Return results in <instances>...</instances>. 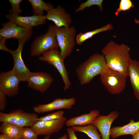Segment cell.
<instances>
[{
  "mask_svg": "<svg viewBox=\"0 0 139 139\" xmlns=\"http://www.w3.org/2000/svg\"><path fill=\"white\" fill-rule=\"evenodd\" d=\"M130 48L124 44H119L112 40L108 42L101 50L107 66L127 76L131 59Z\"/></svg>",
  "mask_w": 139,
  "mask_h": 139,
  "instance_id": "6da1fadb",
  "label": "cell"
},
{
  "mask_svg": "<svg viewBox=\"0 0 139 139\" xmlns=\"http://www.w3.org/2000/svg\"><path fill=\"white\" fill-rule=\"evenodd\" d=\"M107 67L102 54L95 53L80 64L76 74L80 84L89 83L96 76L100 75Z\"/></svg>",
  "mask_w": 139,
  "mask_h": 139,
  "instance_id": "7a4b0ae2",
  "label": "cell"
},
{
  "mask_svg": "<svg viewBox=\"0 0 139 139\" xmlns=\"http://www.w3.org/2000/svg\"><path fill=\"white\" fill-rule=\"evenodd\" d=\"M60 53L65 60L72 53L76 43V31L75 27H57L54 25Z\"/></svg>",
  "mask_w": 139,
  "mask_h": 139,
  "instance_id": "3957f363",
  "label": "cell"
},
{
  "mask_svg": "<svg viewBox=\"0 0 139 139\" xmlns=\"http://www.w3.org/2000/svg\"><path fill=\"white\" fill-rule=\"evenodd\" d=\"M58 48L54 25H50L45 33L34 39L30 53L32 56H38L50 49Z\"/></svg>",
  "mask_w": 139,
  "mask_h": 139,
  "instance_id": "277c9868",
  "label": "cell"
},
{
  "mask_svg": "<svg viewBox=\"0 0 139 139\" xmlns=\"http://www.w3.org/2000/svg\"><path fill=\"white\" fill-rule=\"evenodd\" d=\"M100 76L101 82L110 93L119 94L124 89L126 76L108 66Z\"/></svg>",
  "mask_w": 139,
  "mask_h": 139,
  "instance_id": "5b68a950",
  "label": "cell"
},
{
  "mask_svg": "<svg viewBox=\"0 0 139 139\" xmlns=\"http://www.w3.org/2000/svg\"><path fill=\"white\" fill-rule=\"evenodd\" d=\"M39 59L41 61L47 62L56 69L61 76L64 84V91L70 88L72 84L65 66L64 60L58 49H52L45 52L39 57Z\"/></svg>",
  "mask_w": 139,
  "mask_h": 139,
  "instance_id": "8992f818",
  "label": "cell"
},
{
  "mask_svg": "<svg viewBox=\"0 0 139 139\" xmlns=\"http://www.w3.org/2000/svg\"><path fill=\"white\" fill-rule=\"evenodd\" d=\"M36 113L24 111L21 109L15 110L8 113L0 112V122H8L20 127H31L38 121Z\"/></svg>",
  "mask_w": 139,
  "mask_h": 139,
  "instance_id": "52a82bcc",
  "label": "cell"
},
{
  "mask_svg": "<svg viewBox=\"0 0 139 139\" xmlns=\"http://www.w3.org/2000/svg\"><path fill=\"white\" fill-rule=\"evenodd\" d=\"M0 30V38L6 40L13 38L26 42L33 34L32 28H26L18 25L10 21L2 24Z\"/></svg>",
  "mask_w": 139,
  "mask_h": 139,
  "instance_id": "ba28073f",
  "label": "cell"
},
{
  "mask_svg": "<svg viewBox=\"0 0 139 139\" xmlns=\"http://www.w3.org/2000/svg\"><path fill=\"white\" fill-rule=\"evenodd\" d=\"M53 81L52 76L48 73L30 72L26 81L28 87L42 93L49 89Z\"/></svg>",
  "mask_w": 139,
  "mask_h": 139,
  "instance_id": "9c48e42d",
  "label": "cell"
},
{
  "mask_svg": "<svg viewBox=\"0 0 139 139\" xmlns=\"http://www.w3.org/2000/svg\"><path fill=\"white\" fill-rule=\"evenodd\" d=\"M20 81L19 78L12 70L2 72L0 74V90L6 96H15L18 92Z\"/></svg>",
  "mask_w": 139,
  "mask_h": 139,
  "instance_id": "30bf717a",
  "label": "cell"
},
{
  "mask_svg": "<svg viewBox=\"0 0 139 139\" xmlns=\"http://www.w3.org/2000/svg\"><path fill=\"white\" fill-rule=\"evenodd\" d=\"M67 120L66 117L64 116L60 119L51 121H38L31 127L38 135L50 136L62 129Z\"/></svg>",
  "mask_w": 139,
  "mask_h": 139,
  "instance_id": "8fae6325",
  "label": "cell"
},
{
  "mask_svg": "<svg viewBox=\"0 0 139 139\" xmlns=\"http://www.w3.org/2000/svg\"><path fill=\"white\" fill-rule=\"evenodd\" d=\"M18 47L15 50H11L10 53L13 58L14 64L12 70L18 77L21 81H26L30 72L25 65L22 56V53L24 45V41L19 40Z\"/></svg>",
  "mask_w": 139,
  "mask_h": 139,
  "instance_id": "7c38bea8",
  "label": "cell"
},
{
  "mask_svg": "<svg viewBox=\"0 0 139 139\" xmlns=\"http://www.w3.org/2000/svg\"><path fill=\"white\" fill-rule=\"evenodd\" d=\"M76 102L74 97L68 99L57 98L49 103L34 107L33 110L36 113L41 114L58 109H70Z\"/></svg>",
  "mask_w": 139,
  "mask_h": 139,
  "instance_id": "4fadbf2b",
  "label": "cell"
},
{
  "mask_svg": "<svg viewBox=\"0 0 139 139\" xmlns=\"http://www.w3.org/2000/svg\"><path fill=\"white\" fill-rule=\"evenodd\" d=\"M119 115V112L114 111L107 115H99L95 119L92 124L99 132L102 139H110L111 125Z\"/></svg>",
  "mask_w": 139,
  "mask_h": 139,
  "instance_id": "5bb4252c",
  "label": "cell"
},
{
  "mask_svg": "<svg viewBox=\"0 0 139 139\" xmlns=\"http://www.w3.org/2000/svg\"><path fill=\"white\" fill-rule=\"evenodd\" d=\"M6 18L16 24L26 28H32L33 27L44 24L47 20L46 15L22 16L9 13L6 15Z\"/></svg>",
  "mask_w": 139,
  "mask_h": 139,
  "instance_id": "9a60e30c",
  "label": "cell"
},
{
  "mask_svg": "<svg viewBox=\"0 0 139 139\" xmlns=\"http://www.w3.org/2000/svg\"><path fill=\"white\" fill-rule=\"evenodd\" d=\"M47 13L46 19L53 22L57 27H69L72 22L71 15L60 6L53 7Z\"/></svg>",
  "mask_w": 139,
  "mask_h": 139,
  "instance_id": "2e32d148",
  "label": "cell"
},
{
  "mask_svg": "<svg viewBox=\"0 0 139 139\" xmlns=\"http://www.w3.org/2000/svg\"><path fill=\"white\" fill-rule=\"evenodd\" d=\"M100 114L98 110H93L88 113L71 118L67 120L65 125L68 127L74 126H84L93 123Z\"/></svg>",
  "mask_w": 139,
  "mask_h": 139,
  "instance_id": "e0dca14e",
  "label": "cell"
},
{
  "mask_svg": "<svg viewBox=\"0 0 139 139\" xmlns=\"http://www.w3.org/2000/svg\"><path fill=\"white\" fill-rule=\"evenodd\" d=\"M138 132L139 120L135 121L132 119L126 125L111 128L110 136L112 138H115L123 135H133Z\"/></svg>",
  "mask_w": 139,
  "mask_h": 139,
  "instance_id": "ac0fdd59",
  "label": "cell"
},
{
  "mask_svg": "<svg viewBox=\"0 0 139 139\" xmlns=\"http://www.w3.org/2000/svg\"><path fill=\"white\" fill-rule=\"evenodd\" d=\"M128 76L134 95L139 101V62L131 59L128 68Z\"/></svg>",
  "mask_w": 139,
  "mask_h": 139,
  "instance_id": "d6986e66",
  "label": "cell"
},
{
  "mask_svg": "<svg viewBox=\"0 0 139 139\" xmlns=\"http://www.w3.org/2000/svg\"><path fill=\"white\" fill-rule=\"evenodd\" d=\"M23 128L10 123L3 122L0 126V132L2 134L7 135L13 139H21Z\"/></svg>",
  "mask_w": 139,
  "mask_h": 139,
  "instance_id": "ffe728a7",
  "label": "cell"
},
{
  "mask_svg": "<svg viewBox=\"0 0 139 139\" xmlns=\"http://www.w3.org/2000/svg\"><path fill=\"white\" fill-rule=\"evenodd\" d=\"M113 28L112 24L111 23H109L101 27L92 31L84 33L80 32L77 35L76 43L78 45H81L86 40L95 35L101 32L110 30Z\"/></svg>",
  "mask_w": 139,
  "mask_h": 139,
  "instance_id": "44dd1931",
  "label": "cell"
},
{
  "mask_svg": "<svg viewBox=\"0 0 139 139\" xmlns=\"http://www.w3.org/2000/svg\"><path fill=\"white\" fill-rule=\"evenodd\" d=\"M33 9V15H43L44 11L47 12L54 7L51 3L46 2L42 0H28Z\"/></svg>",
  "mask_w": 139,
  "mask_h": 139,
  "instance_id": "7402d4cb",
  "label": "cell"
},
{
  "mask_svg": "<svg viewBox=\"0 0 139 139\" xmlns=\"http://www.w3.org/2000/svg\"><path fill=\"white\" fill-rule=\"evenodd\" d=\"M72 127L75 132L85 133L91 139H101V134L92 124L84 126H74Z\"/></svg>",
  "mask_w": 139,
  "mask_h": 139,
  "instance_id": "603a6c76",
  "label": "cell"
},
{
  "mask_svg": "<svg viewBox=\"0 0 139 139\" xmlns=\"http://www.w3.org/2000/svg\"><path fill=\"white\" fill-rule=\"evenodd\" d=\"M103 1V0H88L81 3L78 7L75 10V12L76 13L82 12L85 8L93 5L98 6L100 11L102 12L103 9L102 5Z\"/></svg>",
  "mask_w": 139,
  "mask_h": 139,
  "instance_id": "cb8c5ba5",
  "label": "cell"
},
{
  "mask_svg": "<svg viewBox=\"0 0 139 139\" xmlns=\"http://www.w3.org/2000/svg\"><path fill=\"white\" fill-rule=\"evenodd\" d=\"M36 132L31 127H23L21 133V139H38Z\"/></svg>",
  "mask_w": 139,
  "mask_h": 139,
  "instance_id": "d4e9b609",
  "label": "cell"
},
{
  "mask_svg": "<svg viewBox=\"0 0 139 139\" xmlns=\"http://www.w3.org/2000/svg\"><path fill=\"white\" fill-rule=\"evenodd\" d=\"M64 114L63 111L59 110L39 118L38 121H48L60 119L64 116Z\"/></svg>",
  "mask_w": 139,
  "mask_h": 139,
  "instance_id": "484cf974",
  "label": "cell"
},
{
  "mask_svg": "<svg viewBox=\"0 0 139 139\" xmlns=\"http://www.w3.org/2000/svg\"><path fill=\"white\" fill-rule=\"evenodd\" d=\"M134 7L131 0H121L119 7L115 12V14L116 16H118L120 12L128 10Z\"/></svg>",
  "mask_w": 139,
  "mask_h": 139,
  "instance_id": "4316f807",
  "label": "cell"
},
{
  "mask_svg": "<svg viewBox=\"0 0 139 139\" xmlns=\"http://www.w3.org/2000/svg\"><path fill=\"white\" fill-rule=\"evenodd\" d=\"M11 5V8L9 10L10 13L20 15L22 12L20 8V4L22 0H9Z\"/></svg>",
  "mask_w": 139,
  "mask_h": 139,
  "instance_id": "83f0119b",
  "label": "cell"
},
{
  "mask_svg": "<svg viewBox=\"0 0 139 139\" xmlns=\"http://www.w3.org/2000/svg\"><path fill=\"white\" fill-rule=\"evenodd\" d=\"M6 96L3 91L0 90V110L2 111L4 110L6 106Z\"/></svg>",
  "mask_w": 139,
  "mask_h": 139,
  "instance_id": "f1b7e54d",
  "label": "cell"
},
{
  "mask_svg": "<svg viewBox=\"0 0 139 139\" xmlns=\"http://www.w3.org/2000/svg\"><path fill=\"white\" fill-rule=\"evenodd\" d=\"M69 139H78L72 127H69L66 129Z\"/></svg>",
  "mask_w": 139,
  "mask_h": 139,
  "instance_id": "f546056e",
  "label": "cell"
},
{
  "mask_svg": "<svg viewBox=\"0 0 139 139\" xmlns=\"http://www.w3.org/2000/svg\"><path fill=\"white\" fill-rule=\"evenodd\" d=\"M6 40L0 38V49L1 50L10 53L11 50L8 48L5 45V41Z\"/></svg>",
  "mask_w": 139,
  "mask_h": 139,
  "instance_id": "4dcf8cb0",
  "label": "cell"
},
{
  "mask_svg": "<svg viewBox=\"0 0 139 139\" xmlns=\"http://www.w3.org/2000/svg\"><path fill=\"white\" fill-rule=\"evenodd\" d=\"M0 139H13L10 137L6 135L1 134L0 135Z\"/></svg>",
  "mask_w": 139,
  "mask_h": 139,
  "instance_id": "1f68e13d",
  "label": "cell"
},
{
  "mask_svg": "<svg viewBox=\"0 0 139 139\" xmlns=\"http://www.w3.org/2000/svg\"><path fill=\"white\" fill-rule=\"evenodd\" d=\"M132 136V139H139V132L136 133Z\"/></svg>",
  "mask_w": 139,
  "mask_h": 139,
  "instance_id": "d6a6232c",
  "label": "cell"
},
{
  "mask_svg": "<svg viewBox=\"0 0 139 139\" xmlns=\"http://www.w3.org/2000/svg\"><path fill=\"white\" fill-rule=\"evenodd\" d=\"M57 139H69L68 137L66 134H65Z\"/></svg>",
  "mask_w": 139,
  "mask_h": 139,
  "instance_id": "836d02e7",
  "label": "cell"
},
{
  "mask_svg": "<svg viewBox=\"0 0 139 139\" xmlns=\"http://www.w3.org/2000/svg\"><path fill=\"white\" fill-rule=\"evenodd\" d=\"M134 21L136 24H139V20L135 18L134 19Z\"/></svg>",
  "mask_w": 139,
  "mask_h": 139,
  "instance_id": "e575fe53",
  "label": "cell"
},
{
  "mask_svg": "<svg viewBox=\"0 0 139 139\" xmlns=\"http://www.w3.org/2000/svg\"><path fill=\"white\" fill-rule=\"evenodd\" d=\"M50 137V136H46L44 138V139H49Z\"/></svg>",
  "mask_w": 139,
  "mask_h": 139,
  "instance_id": "d590c367",
  "label": "cell"
}]
</instances>
